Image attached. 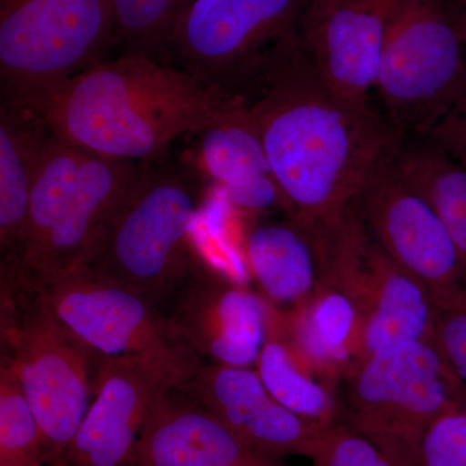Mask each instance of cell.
<instances>
[{
    "label": "cell",
    "mask_w": 466,
    "mask_h": 466,
    "mask_svg": "<svg viewBox=\"0 0 466 466\" xmlns=\"http://www.w3.org/2000/svg\"><path fill=\"white\" fill-rule=\"evenodd\" d=\"M204 363L193 350L104 358L96 394L67 451L66 466L127 465L153 408Z\"/></svg>",
    "instance_id": "12"
},
{
    "label": "cell",
    "mask_w": 466,
    "mask_h": 466,
    "mask_svg": "<svg viewBox=\"0 0 466 466\" xmlns=\"http://www.w3.org/2000/svg\"><path fill=\"white\" fill-rule=\"evenodd\" d=\"M341 421L395 466H420L426 429L464 406L466 382L434 343L407 342L358 363L339 388Z\"/></svg>",
    "instance_id": "5"
},
{
    "label": "cell",
    "mask_w": 466,
    "mask_h": 466,
    "mask_svg": "<svg viewBox=\"0 0 466 466\" xmlns=\"http://www.w3.org/2000/svg\"><path fill=\"white\" fill-rule=\"evenodd\" d=\"M171 299L168 317L184 343L204 360L257 366L278 317L262 294L200 266Z\"/></svg>",
    "instance_id": "15"
},
{
    "label": "cell",
    "mask_w": 466,
    "mask_h": 466,
    "mask_svg": "<svg viewBox=\"0 0 466 466\" xmlns=\"http://www.w3.org/2000/svg\"><path fill=\"white\" fill-rule=\"evenodd\" d=\"M244 249L262 296L280 314L299 308L324 287L317 238L289 217L251 227Z\"/></svg>",
    "instance_id": "20"
},
{
    "label": "cell",
    "mask_w": 466,
    "mask_h": 466,
    "mask_svg": "<svg viewBox=\"0 0 466 466\" xmlns=\"http://www.w3.org/2000/svg\"><path fill=\"white\" fill-rule=\"evenodd\" d=\"M311 0H193L175 26L167 57L202 85L241 100L300 45Z\"/></svg>",
    "instance_id": "7"
},
{
    "label": "cell",
    "mask_w": 466,
    "mask_h": 466,
    "mask_svg": "<svg viewBox=\"0 0 466 466\" xmlns=\"http://www.w3.org/2000/svg\"><path fill=\"white\" fill-rule=\"evenodd\" d=\"M278 328L300 363L334 388L358 364L363 317L339 288L324 285L299 308L279 312Z\"/></svg>",
    "instance_id": "19"
},
{
    "label": "cell",
    "mask_w": 466,
    "mask_h": 466,
    "mask_svg": "<svg viewBox=\"0 0 466 466\" xmlns=\"http://www.w3.org/2000/svg\"><path fill=\"white\" fill-rule=\"evenodd\" d=\"M311 460L314 466H395L375 443L342 424L323 431Z\"/></svg>",
    "instance_id": "26"
},
{
    "label": "cell",
    "mask_w": 466,
    "mask_h": 466,
    "mask_svg": "<svg viewBox=\"0 0 466 466\" xmlns=\"http://www.w3.org/2000/svg\"><path fill=\"white\" fill-rule=\"evenodd\" d=\"M0 466H50L41 428L5 357L0 370Z\"/></svg>",
    "instance_id": "25"
},
{
    "label": "cell",
    "mask_w": 466,
    "mask_h": 466,
    "mask_svg": "<svg viewBox=\"0 0 466 466\" xmlns=\"http://www.w3.org/2000/svg\"><path fill=\"white\" fill-rule=\"evenodd\" d=\"M321 256L324 285L346 291L360 309L358 363L400 343L435 345L438 309L431 291L376 244L354 211L324 242Z\"/></svg>",
    "instance_id": "10"
},
{
    "label": "cell",
    "mask_w": 466,
    "mask_h": 466,
    "mask_svg": "<svg viewBox=\"0 0 466 466\" xmlns=\"http://www.w3.org/2000/svg\"><path fill=\"white\" fill-rule=\"evenodd\" d=\"M265 456L204 404L175 388L147 417L126 466H247Z\"/></svg>",
    "instance_id": "17"
},
{
    "label": "cell",
    "mask_w": 466,
    "mask_h": 466,
    "mask_svg": "<svg viewBox=\"0 0 466 466\" xmlns=\"http://www.w3.org/2000/svg\"><path fill=\"white\" fill-rule=\"evenodd\" d=\"M193 0H112L116 41L124 54L167 63L168 43L177 21Z\"/></svg>",
    "instance_id": "24"
},
{
    "label": "cell",
    "mask_w": 466,
    "mask_h": 466,
    "mask_svg": "<svg viewBox=\"0 0 466 466\" xmlns=\"http://www.w3.org/2000/svg\"><path fill=\"white\" fill-rule=\"evenodd\" d=\"M435 346L466 382V290L438 303Z\"/></svg>",
    "instance_id": "28"
},
{
    "label": "cell",
    "mask_w": 466,
    "mask_h": 466,
    "mask_svg": "<svg viewBox=\"0 0 466 466\" xmlns=\"http://www.w3.org/2000/svg\"><path fill=\"white\" fill-rule=\"evenodd\" d=\"M179 389L216 413L250 449L271 458L311 459L325 431L281 406L251 368L208 361Z\"/></svg>",
    "instance_id": "16"
},
{
    "label": "cell",
    "mask_w": 466,
    "mask_h": 466,
    "mask_svg": "<svg viewBox=\"0 0 466 466\" xmlns=\"http://www.w3.org/2000/svg\"><path fill=\"white\" fill-rule=\"evenodd\" d=\"M466 101L458 5L407 0L383 41L372 106L400 137H424Z\"/></svg>",
    "instance_id": "4"
},
{
    "label": "cell",
    "mask_w": 466,
    "mask_h": 466,
    "mask_svg": "<svg viewBox=\"0 0 466 466\" xmlns=\"http://www.w3.org/2000/svg\"><path fill=\"white\" fill-rule=\"evenodd\" d=\"M456 5H458L460 26H461L462 35H464L466 43V0H460Z\"/></svg>",
    "instance_id": "30"
},
{
    "label": "cell",
    "mask_w": 466,
    "mask_h": 466,
    "mask_svg": "<svg viewBox=\"0 0 466 466\" xmlns=\"http://www.w3.org/2000/svg\"><path fill=\"white\" fill-rule=\"evenodd\" d=\"M419 139L433 144L444 155L466 167V101L431 133Z\"/></svg>",
    "instance_id": "29"
},
{
    "label": "cell",
    "mask_w": 466,
    "mask_h": 466,
    "mask_svg": "<svg viewBox=\"0 0 466 466\" xmlns=\"http://www.w3.org/2000/svg\"><path fill=\"white\" fill-rule=\"evenodd\" d=\"M278 317L257 361L267 391L300 419L328 431L341 421L339 389L312 373L279 333Z\"/></svg>",
    "instance_id": "23"
},
{
    "label": "cell",
    "mask_w": 466,
    "mask_h": 466,
    "mask_svg": "<svg viewBox=\"0 0 466 466\" xmlns=\"http://www.w3.org/2000/svg\"><path fill=\"white\" fill-rule=\"evenodd\" d=\"M58 324L101 358L192 350L164 309L82 267L38 294Z\"/></svg>",
    "instance_id": "13"
},
{
    "label": "cell",
    "mask_w": 466,
    "mask_h": 466,
    "mask_svg": "<svg viewBox=\"0 0 466 466\" xmlns=\"http://www.w3.org/2000/svg\"><path fill=\"white\" fill-rule=\"evenodd\" d=\"M247 466H280L276 464L274 458H269V456H265V458L257 460V461L251 462V464Z\"/></svg>",
    "instance_id": "31"
},
{
    "label": "cell",
    "mask_w": 466,
    "mask_h": 466,
    "mask_svg": "<svg viewBox=\"0 0 466 466\" xmlns=\"http://www.w3.org/2000/svg\"><path fill=\"white\" fill-rule=\"evenodd\" d=\"M5 309V355L41 428L50 466H66L67 451L96 394L104 358L58 324L38 297Z\"/></svg>",
    "instance_id": "9"
},
{
    "label": "cell",
    "mask_w": 466,
    "mask_h": 466,
    "mask_svg": "<svg viewBox=\"0 0 466 466\" xmlns=\"http://www.w3.org/2000/svg\"><path fill=\"white\" fill-rule=\"evenodd\" d=\"M198 135L202 168L233 207L251 214L285 211L259 135L241 100Z\"/></svg>",
    "instance_id": "18"
},
{
    "label": "cell",
    "mask_w": 466,
    "mask_h": 466,
    "mask_svg": "<svg viewBox=\"0 0 466 466\" xmlns=\"http://www.w3.org/2000/svg\"><path fill=\"white\" fill-rule=\"evenodd\" d=\"M54 131L29 104L0 106V253L11 258L25 229L36 174Z\"/></svg>",
    "instance_id": "21"
},
{
    "label": "cell",
    "mask_w": 466,
    "mask_h": 466,
    "mask_svg": "<svg viewBox=\"0 0 466 466\" xmlns=\"http://www.w3.org/2000/svg\"><path fill=\"white\" fill-rule=\"evenodd\" d=\"M420 466H466V408L441 413L426 429Z\"/></svg>",
    "instance_id": "27"
},
{
    "label": "cell",
    "mask_w": 466,
    "mask_h": 466,
    "mask_svg": "<svg viewBox=\"0 0 466 466\" xmlns=\"http://www.w3.org/2000/svg\"><path fill=\"white\" fill-rule=\"evenodd\" d=\"M147 165L101 157L54 134L34 183L25 229L2 263L3 306H20L87 265Z\"/></svg>",
    "instance_id": "3"
},
{
    "label": "cell",
    "mask_w": 466,
    "mask_h": 466,
    "mask_svg": "<svg viewBox=\"0 0 466 466\" xmlns=\"http://www.w3.org/2000/svg\"><path fill=\"white\" fill-rule=\"evenodd\" d=\"M392 146L364 183L352 211L376 244L424 284L438 305L466 290L458 251L433 205L395 167Z\"/></svg>",
    "instance_id": "11"
},
{
    "label": "cell",
    "mask_w": 466,
    "mask_h": 466,
    "mask_svg": "<svg viewBox=\"0 0 466 466\" xmlns=\"http://www.w3.org/2000/svg\"><path fill=\"white\" fill-rule=\"evenodd\" d=\"M281 193L285 214L317 238L345 225L397 135L375 108L346 103L299 47L241 99Z\"/></svg>",
    "instance_id": "1"
},
{
    "label": "cell",
    "mask_w": 466,
    "mask_h": 466,
    "mask_svg": "<svg viewBox=\"0 0 466 466\" xmlns=\"http://www.w3.org/2000/svg\"><path fill=\"white\" fill-rule=\"evenodd\" d=\"M391 158L431 201L458 251L466 288V167L419 137H397Z\"/></svg>",
    "instance_id": "22"
},
{
    "label": "cell",
    "mask_w": 466,
    "mask_h": 466,
    "mask_svg": "<svg viewBox=\"0 0 466 466\" xmlns=\"http://www.w3.org/2000/svg\"><path fill=\"white\" fill-rule=\"evenodd\" d=\"M238 100L167 63L124 54L79 73L35 108L60 139L147 164L184 135L202 133Z\"/></svg>",
    "instance_id": "2"
},
{
    "label": "cell",
    "mask_w": 466,
    "mask_h": 466,
    "mask_svg": "<svg viewBox=\"0 0 466 466\" xmlns=\"http://www.w3.org/2000/svg\"><path fill=\"white\" fill-rule=\"evenodd\" d=\"M407 0H311L300 25L305 56L339 99L373 108L386 32Z\"/></svg>",
    "instance_id": "14"
},
{
    "label": "cell",
    "mask_w": 466,
    "mask_h": 466,
    "mask_svg": "<svg viewBox=\"0 0 466 466\" xmlns=\"http://www.w3.org/2000/svg\"><path fill=\"white\" fill-rule=\"evenodd\" d=\"M113 41L112 0H0L2 101L41 106Z\"/></svg>",
    "instance_id": "8"
},
{
    "label": "cell",
    "mask_w": 466,
    "mask_h": 466,
    "mask_svg": "<svg viewBox=\"0 0 466 466\" xmlns=\"http://www.w3.org/2000/svg\"><path fill=\"white\" fill-rule=\"evenodd\" d=\"M465 408H466V400H465Z\"/></svg>",
    "instance_id": "32"
},
{
    "label": "cell",
    "mask_w": 466,
    "mask_h": 466,
    "mask_svg": "<svg viewBox=\"0 0 466 466\" xmlns=\"http://www.w3.org/2000/svg\"><path fill=\"white\" fill-rule=\"evenodd\" d=\"M198 204L188 174L147 165L86 268L162 309L201 266L189 238Z\"/></svg>",
    "instance_id": "6"
}]
</instances>
